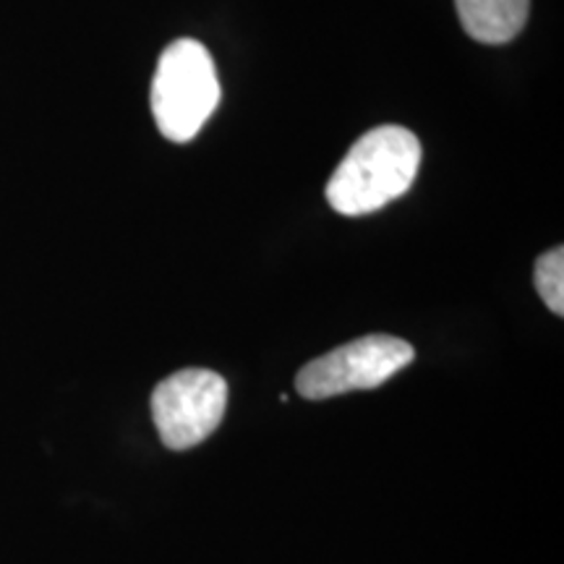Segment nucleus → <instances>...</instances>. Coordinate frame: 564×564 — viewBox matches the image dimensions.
Listing matches in <instances>:
<instances>
[{"label":"nucleus","instance_id":"423d86ee","mask_svg":"<svg viewBox=\"0 0 564 564\" xmlns=\"http://www.w3.org/2000/svg\"><path fill=\"white\" fill-rule=\"evenodd\" d=\"M535 291H539L541 299L549 306V312L562 316L564 314V249L556 246V249L546 251L544 257H539L533 272Z\"/></svg>","mask_w":564,"mask_h":564},{"label":"nucleus","instance_id":"20e7f679","mask_svg":"<svg viewBox=\"0 0 564 564\" xmlns=\"http://www.w3.org/2000/svg\"><path fill=\"white\" fill-rule=\"evenodd\" d=\"M228 382L217 371H175L152 392V421L162 444L175 453L192 449L223 423Z\"/></svg>","mask_w":564,"mask_h":564},{"label":"nucleus","instance_id":"7ed1b4c3","mask_svg":"<svg viewBox=\"0 0 564 564\" xmlns=\"http://www.w3.org/2000/svg\"><path fill=\"white\" fill-rule=\"evenodd\" d=\"M411 343L392 335H366L306 364L295 377V390L306 400H327L356 390H377L411 366Z\"/></svg>","mask_w":564,"mask_h":564},{"label":"nucleus","instance_id":"39448f33","mask_svg":"<svg viewBox=\"0 0 564 564\" xmlns=\"http://www.w3.org/2000/svg\"><path fill=\"white\" fill-rule=\"evenodd\" d=\"M468 37L486 45H505L523 32L531 0H455Z\"/></svg>","mask_w":564,"mask_h":564},{"label":"nucleus","instance_id":"f03ea898","mask_svg":"<svg viewBox=\"0 0 564 564\" xmlns=\"http://www.w3.org/2000/svg\"><path fill=\"white\" fill-rule=\"evenodd\" d=\"M220 76L199 40L183 37L165 47L152 79V116L171 141H192L220 105Z\"/></svg>","mask_w":564,"mask_h":564},{"label":"nucleus","instance_id":"f257e3e1","mask_svg":"<svg viewBox=\"0 0 564 564\" xmlns=\"http://www.w3.org/2000/svg\"><path fill=\"white\" fill-rule=\"evenodd\" d=\"M419 165V137L403 126H379L350 147L329 178V207L348 217L371 215L413 186Z\"/></svg>","mask_w":564,"mask_h":564}]
</instances>
